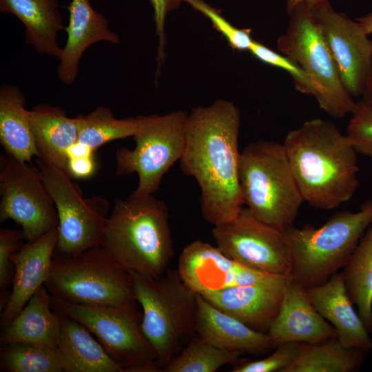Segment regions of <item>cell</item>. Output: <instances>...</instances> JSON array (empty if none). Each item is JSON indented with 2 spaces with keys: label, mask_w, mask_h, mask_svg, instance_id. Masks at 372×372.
<instances>
[{
  "label": "cell",
  "mask_w": 372,
  "mask_h": 372,
  "mask_svg": "<svg viewBox=\"0 0 372 372\" xmlns=\"http://www.w3.org/2000/svg\"><path fill=\"white\" fill-rule=\"evenodd\" d=\"M45 287L52 298L86 306H136L132 276L103 246L53 258Z\"/></svg>",
  "instance_id": "obj_7"
},
{
  "label": "cell",
  "mask_w": 372,
  "mask_h": 372,
  "mask_svg": "<svg viewBox=\"0 0 372 372\" xmlns=\"http://www.w3.org/2000/svg\"><path fill=\"white\" fill-rule=\"evenodd\" d=\"M282 144L304 202L329 210L354 195L359 187L358 153L333 122L306 121L289 131Z\"/></svg>",
  "instance_id": "obj_2"
},
{
  "label": "cell",
  "mask_w": 372,
  "mask_h": 372,
  "mask_svg": "<svg viewBox=\"0 0 372 372\" xmlns=\"http://www.w3.org/2000/svg\"><path fill=\"white\" fill-rule=\"evenodd\" d=\"M52 307L84 325L125 372L160 371L156 353L142 331L136 306H86L52 297Z\"/></svg>",
  "instance_id": "obj_11"
},
{
  "label": "cell",
  "mask_w": 372,
  "mask_h": 372,
  "mask_svg": "<svg viewBox=\"0 0 372 372\" xmlns=\"http://www.w3.org/2000/svg\"><path fill=\"white\" fill-rule=\"evenodd\" d=\"M68 9L69 22L65 28L68 37L59 59L57 74L63 83L72 85L78 76L82 56L91 45L101 41L117 44L120 39L90 0H71Z\"/></svg>",
  "instance_id": "obj_20"
},
{
  "label": "cell",
  "mask_w": 372,
  "mask_h": 372,
  "mask_svg": "<svg viewBox=\"0 0 372 372\" xmlns=\"http://www.w3.org/2000/svg\"><path fill=\"white\" fill-rule=\"evenodd\" d=\"M242 353L211 344L195 333L186 347L163 369L164 372H215L239 362Z\"/></svg>",
  "instance_id": "obj_31"
},
{
  "label": "cell",
  "mask_w": 372,
  "mask_h": 372,
  "mask_svg": "<svg viewBox=\"0 0 372 372\" xmlns=\"http://www.w3.org/2000/svg\"><path fill=\"white\" fill-rule=\"evenodd\" d=\"M61 331L59 313L52 307V296L45 285L30 299L19 313L1 328L0 342L29 343L58 348Z\"/></svg>",
  "instance_id": "obj_22"
},
{
  "label": "cell",
  "mask_w": 372,
  "mask_h": 372,
  "mask_svg": "<svg viewBox=\"0 0 372 372\" xmlns=\"http://www.w3.org/2000/svg\"><path fill=\"white\" fill-rule=\"evenodd\" d=\"M371 223L370 198L358 211H338L318 228L286 229L291 256L290 276L306 289L325 282L344 267Z\"/></svg>",
  "instance_id": "obj_6"
},
{
  "label": "cell",
  "mask_w": 372,
  "mask_h": 372,
  "mask_svg": "<svg viewBox=\"0 0 372 372\" xmlns=\"http://www.w3.org/2000/svg\"><path fill=\"white\" fill-rule=\"evenodd\" d=\"M287 13L301 3H305L312 8H316L329 2V0H285Z\"/></svg>",
  "instance_id": "obj_40"
},
{
  "label": "cell",
  "mask_w": 372,
  "mask_h": 372,
  "mask_svg": "<svg viewBox=\"0 0 372 372\" xmlns=\"http://www.w3.org/2000/svg\"><path fill=\"white\" fill-rule=\"evenodd\" d=\"M288 14L286 32L277 40L278 50L297 65L315 88L313 98L333 118L351 114L356 102L344 88L312 7L301 3Z\"/></svg>",
  "instance_id": "obj_8"
},
{
  "label": "cell",
  "mask_w": 372,
  "mask_h": 372,
  "mask_svg": "<svg viewBox=\"0 0 372 372\" xmlns=\"http://www.w3.org/2000/svg\"><path fill=\"white\" fill-rule=\"evenodd\" d=\"M29 118L38 158L68 173V154L78 139L76 118L46 103L29 110Z\"/></svg>",
  "instance_id": "obj_24"
},
{
  "label": "cell",
  "mask_w": 372,
  "mask_h": 372,
  "mask_svg": "<svg viewBox=\"0 0 372 372\" xmlns=\"http://www.w3.org/2000/svg\"><path fill=\"white\" fill-rule=\"evenodd\" d=\"M288 276H273L201 296L249 327L267 333L280 310Z\"/></svg>",
  "instance_id": "obj_16"
},
{
  "label": "cell",
  "mask_w": 372,
  "mask_h": 372,
  "mask_svg": "<svg viewBox=\"0 0 372 372\" xmlns=\"http://www.w3.org/2000/svg\"><path fill=\"white\" fill-rule=\"evenodd\" d=\"M197 294L198 309L195 333L216 347L259 355L276 346L267 333L257 331L233 316L217 309Z\"/></svg>",
  "instance_id": "obj_21"
},
{
  "label": "cell",
  "mask_w": 372,
  "mask_h": 372,
  "mask_svg": "<svg viewBox=\"0 0 372 372\" xmlns=\"http://www.w3.org/2000/svg\"><path fill=\"white\" fill-rule=\"evenodd\" d=\"M134 295L142 309L141 329L154 348L160 371L180 352L195 333L197 294L183 280L178 269L158 277L129 271Z\"/></svg>",
  "instance_id": "obj_4"
},
{
  "label": "cell",
  "mask_w": 372,
  "mask_h": 372,
  "mask_svg": "<svg viewBox=\"0 0 372 372\" xmlns=\"http://www.w3.org/2000/svg\"><path fill=\"white\" fill-rule=\"evenodd\" d=\"M75 118L77 143L94 152L108 142L133 137L141 125L142 116L116 118L109 107L99 106L87 114L77 115Z\"/></svg>",
  "instance_id": "obj_29"
},
{
  "label": "cell",
  "mask_w": 372,
  "mask_h": 372,
  "mask_svg": "<svg viewBox=\"0 0 372 372\" xmlns=\"http://www.w3.org/2000/svg\"><path fill=\"white\" fill-rule=\"evenodd\" d=\"M187 116L188 113L183 110L142 116L141 125L133 136L134 148L116 149V175L136 173L138 177L131 197L153 195L158 190L164 175L180 161L185 148Z\"/></svg>",
  "instance_id": "obj_9"
},
{
  "label": "cell",
  "mask_w": 372,
  "mask_h": 372,
  "mask_svg": "<svg viewBox=\"0 0 372 372\" xmlns=\"http://www.w3.org/2000/svg\"><path fill=\"white\" fill-rule=\"evenodd\" d=\"M58 240L57 227L27 242L12 257V290L1 311V327L6 326L23 309L49 276Z\"/></svg>",
  "instance_id": "obj_17"
},
{
  "label": "cell",
  "mask_w": 372,
  "mask_h": 372,
  "mask_svg": "<svg viewBox=\"0 0 372 372\" xmlns=\"http://www.w3.org/2000/svg\"><path fill=\"white\" fill-rule=\"evenodd\" d=\"M313 9L344 88L352 97L361 96L371 67L372 41L356 20L337 12L329 2Z\"/></svg>",
  "instance_id": "obj_14"
},
{
  "label": "cell",
  "mask_w": 372,
  "mask_h": 372,
  "mask_svg": "<svg viewBox=\"0 0 372 372\" xmlns=\"http://www.w3.org/2000/svg\"><path fill=\"white\" fill-rule=\"evenodd\" d=\"M267 334L276 346L287 342L318 344L336 338L334 328L311 302L306 288L291 276L280 310Z\"/></svg>",
  "instance_id": "obj_18"
},
{
  "label": "cell",
  "mask_w": 372,
  "mask_h": 372,
  "mask_svg": "<svg viewBox=\"0 0 372 372\" xmlns=\"http://www.w3.org/2000/svg\"><path fill=\"white\" fill-rule=\"evenodd\" d=\"M355 20L367 35L372 34V12L358 17Z\"/></svg>",
  "instance_id": "obj_41"
},
{
  "label": "cell",
  "mask_w": 372,
  "mask_h": 372,
  "mask_svg": "<svg viewBox=\"0 0 372 372\" xmlns=\"http://www.w3.org/2000/svg\"><path fill=\"white\" fill-rule=\"evenodd\" d=\"M361 96L362 99L360 101L366 106L372 109V57L369 73Z\"/></svg>",
  "instance_id": "obj_39"
},
{
  "label": "cell",
  "mask_w": 372,
  "mask_h": 372,
  "mask_svg": "<svg viewBox=\"0 0 372 372\" xmlns=\"http://www.w3.org/2000/svg\"><path fill=\"white\" fill-rule=\"evenodd\" d=\"M240 113L218 99L188 114L183 172L195 178L203 218L213 225L227 222L243 208L239 182Z\"/></svg>",
  "instance_id": "obj_1"
},
{
  "label": "cell",
  "mask_w": 372,
  "mask_h": 372,
  "mask_svg": "<svg viewBox=\"0 0 372 372\" xmlns=\"http://www.w3.org/2000/svg\"><path fill=\"white\" fill-rule=\"evenodd\" d=\"M101 245L128 271L164 274L174 256L167 205L153 195L115 199Z\"/></svg>",
  "instance_id": "obj_3"
},
{
  "label": "cell",
  "mask_w": 372,
  "mask_h": 372,
  "mask_svg": "<svg viewBox=\"0 0 372 372\" xmlns=\"http://www.w3.org/2000/svg\"><path fill=\"white\" fill-rule=\"evenodd\" d=\"M0 371L63 372V365L59 348L14 342L1 345Z\"/></svg>",
  "instance_id": "obj_30"
},
{
  "label": "cell",
  "mask_w": 372,
  "mask_h": 372,
  "mask_svg": "<svg viewBox=\"0 0 372 372\" xmlns=\"http://www.w3.org/2000/svg\"><path fill=\"white\" fill-rule=\"evenodd\" d=\"M94 152L76 142L68 154V174L78 178L92 176L96 169Z\"/></svg>",
  "instance_id": "obj_38"
},
{
  "label": "cell",
  "mask_w": 372,
  "mask_h": 372,
  "mask_svg": "<svg viewBox=\"0 0 372 372\" xmlns=\"http://www.w3.org/2000/svg\"><path fill=\"white\" fill-rule=\"evenodd\" d=\"M23 239L22 230L14 229H0V308L3 310L9 294L6 292L12 283L14 263L12 257L19 248Z\"/></svg>",
  "instance_id": "obj_35"
},
{
  "label": "cell",
  "mask_w": 372,
  "mask_h": 372,
  "mask_svg": "<svg viewBox=\"0 0 372 372\" xmlns=\"http://www.w3.org/2000/svg\"><path fill=\"white\" fill-rule=\"evenodd\" d=\"M181 1L206 17L214 28L225 37L231 48L238 51H249L254 40L251 37L250 29H240L235 27L221 14L218 10L203 0Z\"/></svg>",
  "instance_id": "obj_32"
},
{
  "label": "cell",
  "mask_w": 372,
  "mask_h": 372,
  "mask_svg": "<svg viewBox=\"0 0 372 372\" xmlns=\"http://www.w3.org/2000/svg\"><path fill=\"white\" fill-rule=\"evenodd\" d=\"M153 9L155 32L158 38L156 55V82L160 74L161 66L165 58V21L167 14L178 8L181 0H149Z\"/></svg>",
  "instance_id": "obj_37"
},
{
  "label": "cell",
  "mask_w": 372,
  "mask_h": 372,
  "mask_svg": "<svg viewBox=\"0 0 372 372\" xmlns=\"http://www.w3.org/2000/svg\"><path fill=\"white\" fill-rule=\"evenodd\" d=\"M0 222L12 220L32 241L59 225L55 204L37 167L7 154L1 158Z\"/></svg>",
  "instance_id": "obj_13"
},
{
  "label": "cell",
  "mask_w": 372,
  "mask_h": 372,
  "mask_svg": "<svg viewBox=\"0 0 372 372\" xmlns=\"http://www.w3.org/2000/svg\"><path fill=\"white\" fill-rule=\"evenodd\" d=\"M36 163L58 214L57 256H74L101 245L110 203L99 196L85 198L65 171L38 157Z\"/></svg>",
  "instance_id": "obj_10"
},
{
  "label": "cell",
  "mask_w": 372,
  "mask_h": 372,
  "mask_svg": "<svg viewBox=\"0 0 372 372\" xmlns=\"http://www.w3.org/2000/svg\"><path fill=\"white\" fill-rule=\"evenodd\" d=\"M25 98L19 87L3 85L0 88V143L6 154L31 163L39 157Z\"/></svg>",
  "instance_id": "obj_26"
},
{
  "label": "cell",
  "mask_w": 372,
  "mask_h": 372,
  "mask_svg": "<svg viewBox=\"0 0 372 372\" xmlns=\"http://www.w3.org/2000/svg\"><path fill=\"white\" fill-rule=\"evenodd\" d=\"M216 246L227 256L261 273L288 276L291 256L284 230L257 219L246 207L211 230Z\"/></svg>",
  "instance_id": "obj_12"
},
{
  "label": "cell",
  "mask_w": 372,
  "mask_h": 372,
  "mask_svg": "<svg viewBox=\"0 0 372 372\" xmlns=\"http://www.w3.org/2000/svg\"><path fill=\"white\" fill-rule=\"evenodd\" d=\"M300 351V344L287 342L276 346L269 356L256 361L238 362L232 372H283L293 363Z\"/></svg>",
  "instance_id": "obj_34"
},
{
  "label": "cell",
  "mask_w": 372,
  "mask_h": 372,
  "mask_svg": "<svg viewBox=\"0 0 372 372\" xmlns=\"http://www.w3.org/2000/svg\"><path fill=\"white\" fill-rule=\"evenodd\" d=\"M239 182L243 203L257 219L281 230L293 226L304 201L282 143H249L240 152Z\"/></svg>",
  "instance_id": "obj_5"
},
{
  "label": "cell",
  "mask_w": 372,
  "mask_h": 372,
  "mask_svg": "<svg viewBox=\"0 0 372 372\" xmlns=\"http://www.w3.org/2000/svg\"><path fill=\"white\" fill-rule=\"evenodd\" d=\"M177 269L185 283L200 295L273 276L245 267L227 256L216 246L200 240L183 248L178 258Z\"/></svg>",
  "instance_id": "obj_15"
},
{
  "label": "cell",
  "mask_w": 372,
  "mask_h": 372,
  "mask_svg": "<svg viewBox=\"0 0 372 372\" xmlns=\"http://www.w3.org/2000/svg\"><path fill=\"white\" fill-rule=\"evenodd\" d=\"M299 344L297 358L283 372H352L360 368L368 352L347 348L337 338L318 344Z\"/></svg>",
  "instance_id": "obj_28"
},
{
  "label": "cell",
  "mask_w": 372,
  "mask_h": 372,
  "mask_svg": "<svg viewBox=\"0 0 372 372\" xmlns=\"http://www.w3.org/2000/svg\"><path fill=\"white\" fill-rule=\"evenodd\" d=\"M55 311L61 318V331L58 348L64 372H125L84 325L63 313Z\"/></svg>",
  "instance_id": "obj_25"
},
{
  "label": "cell",
  "mask_w": 372,
  "mask_h": 372,
  "mask_svg": "<svg viewBox=\"0 0 372 372\" xmlns=\"http://www.w3.org/2000/svg\"><path fill=\"white\" fill-rule=\"evenodd\" d=\"M0 11L14 15L25 28V42L41 54L59 59L58 34L65 30L57 0H0Z\"/></svg>",
  "instance_id": "obj_23"
},
{
  "label": "cell",
  "mask_w": 372,
  "mask_h": 372,
  "mask_svg": "<svg viewBox=\"0 0 372 372\" xmlns=\"http://www.w3.org/2000/svg\"><path fill=\"white\" fill-rule=\"evenodd\" d=\"M249 51L262 63L288 72L292 77L295 87L298 92L313 97L315 94L313 85L300 68L289 58L256 40L253 41Z\"/></svg>",
  "instance_id": "obj_33"
},
{
  "label": "cell",
  "mask_w": 372,
  "mask_h": 372,
  "mask_svg": "<svg viewBox=\"0 0 372 372\" xmlns=\"http://www.w3.org/2000/svg\"><path fill=\"white\" fill-rule=\"evenodd\" d=\"M347 293L367 331L372 333V223L343 267Z\"/></svg>",
  "instance_id": "obj_27"
},
{
  "label": "cell",
  "mask_w": 372,
  "mask_h": 372,
  "mask_svg": "<svg viewBox=\"0 0 372 372\" xmlns=\"http://www.w3.org/2000/svg\"><path fill=\"white\" fill-rule=\"evenodd\" d=\"M351 114L346 135L358 154L372 158V109L358 101Z\"/></svg>",
  "instance_id": "obj_36"
},
{
  "label": "cell",
  "mask_w": 372,
  "mask_h": 372,
  "mask_svg": "<svg viewBox=\"0 0 372 372\" xmlns=\"http://www.w3.org/2000/svg\"><path fill=\"white\" fill-rule=\"evenodd\" d=\"M318 312L334 328L336 338L347 348L372 349V339L353 307L344 283L343 272L335 273L325 282L306 289Z\"/></svg>",
  "instance_id": "obj_19"
}]
</instances>
